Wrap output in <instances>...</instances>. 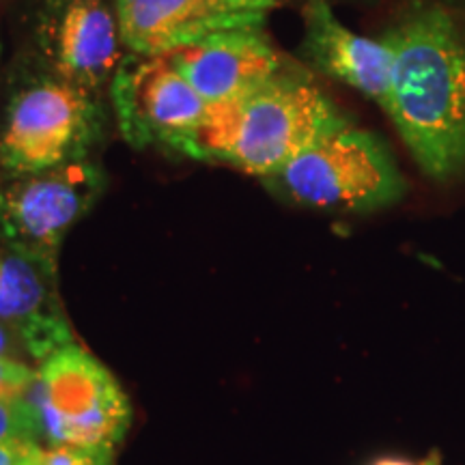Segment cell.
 Here are the masks:
<instances>
[{
	"mask_svg": "<svg viewBox=\"0 0 465 465\" xmlns=\"http://www.w3.org/2000/svg\"><path fill=\"white\" fill-rule=\"evenodd\" d=\"M383 44L392 52L386 114L435 182L465 174V37L438 5H416Z\"/></svg>",
	"mask_w": 465,
	"mask_h": 465,
	"instance_id": "cell-1",
	"label": "cell"
},
{
	"mask_svg": "<svg viewBox=\"0 0 465 465\" xmlns=\"http://www.w3.org/2000/svg\"><path fill=\"white\" fill-rule=\"evenodd\" d=\"M349 124V116L311 75L291 65L259 89L209 106L203 124L173 151L199 162L229 164L265 182Z\"/></svg>",
	"mask_w": 465,
	"mask_h": 465,
	"instance_id": "cell-2",
	"label": "cell"
},
{
	"mask_svg": "<svg viewBox=\"0 0 465 465\" xmlns=\"http://www.w3.org/2000/svg\"><path fill=\"white\" fill-rule=\"evenodd\" d=\"M263 183L295 205L351 213L391 207L407 192L386 143L353 124L323 136Z\"/></svg>",
	"mask_w": 465,
	"mask_h": 465,
	"instance_id": "cell-3",
	"label": "cell"
},
{
	"mask_svg": "<svg viewBox=\"0 0 465 465\" xmlns=\"http://www.w3.org/2000/svg\"><path fill=\"white\" fill-rule=\"evenodd\" d=\"M25 397L42 427V441L114 449L132 422L124 388L100 360L80 345H67L35 371Z\"/></svg>",
	"mask_w": 465,
	"mask_h": 465,
	"instance_id": "cell-4",
	"label": "cell"
},
{
	"mask_svg": "<svg viewBox=\"0 0 465 465\" xmlns=\"http://www.w3.org/2000/svg\"><path fill=\"white\" fill-rule=\"evenodd\" d=\"M102 127L95 95L63 78H45L11 100L0 134V168L9 174L39 173L84 160Z\"/></svg>",
	"mask_w": 465,
	"mask_h": 465,
	"instance_id": "cell-5",
	"label": "cell"
},
{
	"mask_svg": "<svg viewBox=\"0 0 465 465\" xmlns=\"http://www.w3.org/2000/svg\"><path fill=\"white\" fill-rule=\"evenodd\" d=\"M104 188V173L89 158L11 177L0 185L3 243L58 272L67 232L95 205Z\"/></svg>",
	"mask_w": 465,
	"mask_h": 465,
	"instance_id": "cell-6",
	"label": "cell"
},
{
	"mask_svg": "<svg viewBox=\"0 0 465 465\" xmlns=\"http://www.w3.org/2000/svg\"><path fill=\"white\" fill-rule=\"evenodd\" d=\"M116 124L132 147L174 149L203 124L209 106L164 54L127 52L110 80Z\"/></svg>",
	"mask_w": 465,
	"mask_h": 465,
	"instance_id": "cell-7",
	"label": "cell"
},
{
	"mask_svg": "<svg viewBox=\"0 0 465 465\" xmlns=\"http://www.w3.org/2000/svg\"><path fill=\"white\" fill-rule=\"evenodd\" d=\"M39 39L58 78L93 95L121 63L119 17L108 0H48Z\"/></svg>",
	"mask_w": 465,
	"mask_h": 465,
	"instance_id": "cell-8",
	"label": "cell"
},
{
	"mask_svg": "<svg viewBox=\"0 0 465 465\" xmlns=\"http://www.w3.org/2000/svg\"><path fill=\"white\" fill-rule=\"evenodd\" d=\"M164 56L207 106L237 100L293 65L274 48L265 26L216 33Z\"/></svg>",
	"mask_w": 465,
	"mask_h": 465,
	"instance_id": "cell-9",
	"label": "cell"
},
{
	"mask_svg": "<svg viewBox=\"0 0 465 465\" xmlns=\"http://www.w3.org/2000/svg\"><path fill=\"white\" fill-rule=\"evenodd\" d=\"M121 44L127 52L158 56L216 33L265 26V11L232 0H114Z\"/></svg>",
	"mask_w": 465,
	"mask_h": 465,
	"instance_id": "cell-10",
	"label": "cell"
},
{
	"mask_svg": "<svg viewBox=\"0 0 465 465\" xmlns=\"http://www.w3.org/2000/svg\"><path fill=\"white\" fill-rule=\"evenodd\" d=\"M0 323L39 362L75 342L58 272L7 243L0 246Z\"/></svg>",
	"mask_w": 465,
	"mask_h": 465,
	"instance_id": "cell-11",
	"label": "cell"
},
{
	"mask_svg": "<svg viewBox=\"0 0 465 465\" xmlns=\"http://www.w3.org/2000/svg\"><path fill=\"white\" fill-rule=\"evenodd\" d=\"M302 54L317 72L351 86L380 104L391 102L392 52L386 44L347 28L325 0H308Z\"/></svg>",
	"mask_w": 465,
	"mask_h": 465,
	"instance_id": "cell-12",
	"label": "cell"
},
{
	"mask_svg": "<svg viewBox=\"0 0 465 465\" xmlns=\"http://www.w3.org/2000/svg\"><path fill=\"white\" fill-rule=\"evenodd\" d=\"M11 440H33L42 444V427L26 397L0 399V444Z\"/></svg>",
	"mask_w": 465,
	"mask_h": 465,
	"instance_id": "cell-13",
	"label": "cell"
},
{
	"mask_svg": "<svg viewBox=\"0 0 465 465\" xmlns=\"http://www.w3.org/2000/svg\"><path fill=\"white\" fill-rule=\"evenodd\" d=\"M114 449L80 444H42L35 452L33 465H113Z\"/></svg>",
	"mask_w": 465,
	"mask_h": 465,
	"instance_id": "cell-14",
	"label": "cell"
},
{
	"mask_svg": "<svg viewBox=\"0 0 465 465\" xmlns=\"http://www.w3.org/2000/svg\"><path fill=\"white\" fill-rule=\"evenodd\" d=\"M35 380V371L17 358L0 356V399L25 397Z\"/></svg>",
	"mask_w": 465,
	"mask_h": 465,
	"instance_id": "cell-15",
	"label": "cell"
},
{
	"mask_svg": "<svg viewBox=\"0 0 465 465\" xmlns=\"http://www.w3.org/2000/svg\"><path fill=\"white\" fill-rule=\"evenodd\" d=\"M39 441L33 440H11L0 444V465H31Z\"/></svg>",
	"mask_w": 465,
	"mask_h": 465,
	"instance_id": "cell-16",
	"label": "cell"
},
{
	"mask_svg": "<svg viewBox=\"0 0 465 465\" xmlns=\"http://www.w3.org/2000/svg\"><path fill=\"white\" fill-rule=\"evenodd\" d=\"M15 342H17V339L14 336V332H11L9 328H5V325L0 323V356L14 358Z\"/></svg>",
	"mask_w": 465,
	"mask_h": 465,
	"instance_id": "cell-17",
	"label": "cell"
},
{
	"mask_svg": "<svg viewBox=\"0 0 465 465\" xmlns=\"http://www.w3.org/2000/svg\"><path fill=\"white\" fill-rule=\"evenodd\" d=\"M373 465H440V455L433 452L422 461H407V459H394V457H386V459H377Z\"/></svg>",
	"mask_w": 465,
	"mask_h": 465,
	"instance_id": "cell-18",
	"label": "cell"
},
{
	"mask_svg": "<svg viewBox=\"0 0 465 465\" xmlns=\"http://www.w3.org/2000/svg\"><path fill=\"white\" fill-rule=\"evenodd\" d=\"M235 5H240L243 9H254V11H270L278 5V0H232Z\"/></svg>",
	"mask_w": 465,
	"mask_h": 465,
	"instance_id": "cell-19",
	"label": "cell"
},
{
	"mask_svg": "<svg viewBox=\"0 0 465 465\" xmlns=\"http://www.w3.org/2000/svg\"><path fill=\"white\" fill-rule=\"evenodd\" d=\"M31 465H33V463H31Z\"/></svg>",
	"mask_w": 465,
	"mask_h": 465,
	"instance_id": "cell-20",
	"label": "cell"
}]
</instances>
